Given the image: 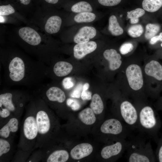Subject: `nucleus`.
<instances>
[{"mask_svg":"<svg viewBox=\"0 0 162 162\" xmlns=\"http://www.w3.org/2000/svg\"><path fill=\"white\" fill-rule=\"evenodd\" d=\"M97 47V44L94 41H88L83 44H77L74 48V56L77 59H82L87 54L94 51Z\"/></svg>","mask_w":162,"mask_h":162,"instance_id":"obj_17","label":"nucleus"},{"mask_svg":"<svg viewBox=\"0 0 162 162\" xmlns=\"http://www.w3.org/2000/svg\"><path fill=\"white\" fill-rule=\"evenodd\" d=\"M96 34V30L93 27L86 26L81 28L74 36V41L77 44L88 42L90 39L94 38Z\"/></svg>","mask_w":162,"mask_h":162,"instance_id":"obj_15","label":"nucleus"},{"mask_svg":"<svg viewBox=\"0 0 162 162\" xmlns=\"http://www.w3.org/2000/svg\"><path fill=\"white\" fill-rule=\"evenodd\" d=\"M108 29L111 34L115 36H118L123 33V28L120 26L116 17L111 16L109 20Z\"/></svg>","mask_w":162,"mask_h":162,"instance_id":"obj_23","label":"nucleus"},{"mask_svg":"<svg viewBox=\"0 0 162 162\" xmlns=\"http://www.w3.org/2000/svg\"><path fill=\"white\" fill-rule=\"evenodd\" d=\"M142 7L144 10L150 12L157 11L162 6V0H143Z\"/></svg>","mask_w":162,"mask_h":162,"instance_id":"obj_24","label":"nucleus"},{"mask_svg":"<svg viewBox=\"0 0 162 162\" xmlns=\"http://www.w3.org/2000/svg\"><path fill=\"white\" fill-rule=\"evenodd\" d=\"M15 12L14 8L10 4L2 5L0 6V15L7 16Z\"/></svg>","mask_w":162,"mask_h":162,"instance_id":"obj_31","label":"nucleus"},{"mask_svg":"<svg viewBox=\"0 0 162 162\" xmlns=\"http://www.w3.org/2000/svg\"><path fill=\"white\" fill-rule=\"evenodd\" d=\"M128 33L130 36L133 38L140 37L143 32V28L140 24L133 25L128 29Z\"/></svg>","mask_w":162,"mask_h":162,"instance_id":"obj_30","label":"nucleus"},{"mask_svg":"<svg viewBox=\"0 0 162 162\" xmlns=\"http://www.w3.org/2000/svg\"><path fill=\"white\" fill-rule=\"evenodd\" d=\"M160 46L161 47H162V43L161 44Z\"/></svg>","mask_w":162,"mask_h":162,"instance_id":"obj_45","label":"nucleus"},{"mask_svg":"<svg viewBox=\"0 0 162 162\" xmlns=\"http://www.w3.org/2000/svg\"><path fill=\"white\" fill-rule=\"evenodd\" d=\"M96 17L95 14L91 12L79 13L74 17V20L77 23L88 22L93 21Z\"/></svg>","mask_w":162,"mask_h":162,"instance_id":"obj_26","label":"nucleus"},{"mask_svg":"<svg viewBox=\"0 0 162 162\" xmlns=\"http://www.w3.org/2000/svg\"><path fill=\"white\" fill-rule=\"evenodd\" d=\"M69 158L68 152L64 149H58L50 153L46 156L45 161L47 162H65Z\"/></svg>","mask_w":162,"mask_h":162,"instance_id":"obj_20","label":"nucleus"},{"mask_svg":"<svg viewBox=\"0 0 162 162\" xmlns=\"http://www.w3.org/2000/svg\"><path fill=\"white\" fill-rule=\"evenodd\" d=\"M105 59L108 62L109 70L114 71L122 68L123 64L121 55L114 49L105 50L103 53Z\"/></svg>","mask_w":162,"mask_h":162,"instance_id":"obj_13","label":"nucleus"},{"mask_svg":"<svg viewBox=\"0 0 162 162\" xmlns=\"http://www.w3.org/2000/svg\"><path fill=\"white\" fill-rule=\"evenodd\" d=\"M142 66L141 64L131 62L124 63L121 68L122 94L132 98L133 101L147 100Z\"/></svg>","mask_w":162,"mask_h":162,"instance_id":"obj_2","label":"nucleus"},{"mask_svg":"<svg viewBox=\"0 0 162 162\" xmlns=\"http://www.w3.org/2000/svg\"><path fill=\"white\" fill-rule=\"evenodd\" d=\"M62 23L61 18L58 16H53L47 20L44 26L47 33L52 34L58 32L60 29Z\"/></svg>","mask_w":162,"mask_h":162,"instance_id":"obj_19","label":"nucleus"},{"mask_svg":"<svg viewBox=\"0 0 162 162\" xmlns=\"http://www.w3.org/2000/svg\"><path fill=\"white\" fill-rule=\"evenodd\" d=\"M78 117L83 123L87 125L93 124L96 120L95 113L90 108H87L82 110L79 113Z\"/></svg>","mask_w":162,"mask_h":162,"instance_id":"obj_21","label":"nucleus"},{"mask_svg":"<svg viewBox=\"0 0 162 162\" xmlns=\"http://www.w3.org/2000/svg\"><path fill=\"white\" fill-rule=\"evenodd\" d=\"M36 110L38 135L36 145L44 146L47 142L52 129V122L48 105L37 94L33 96Z\"/></svg>","mask_w":162,"mask_h":162,"instance_id":"obj_6","label":"nucleus"},{"mask_svg":"<svg viewBox=\"0 0 162 162\" xmlns=\"http://www.w3.org/2000/svg\"><path fill=\"white\" fill-rule=\"evenodd\" d=\"M121 1V0H98L101 4L107 6H112L117 5Z\"/></svg>","mask_w":162,"mask_h":162,"instance_id":"obj_37","label":"nucleus"},{"mask_svg":"<svg viewBox=\"0 0 162 162\" xmlns=\"http://www.w3.org/2000/svg\"><path fill=\"white\" fill-rule=\"evenodd\" d=\"M157 147L156 152L155 156L157 161L162 162V135L157 143Z\"/></svg>","mask_w":162,"mask_h":162,"instance_id":"obj_34","label":"nucleus"},{"mask_svg":"<svg viewBox=\"0 0 162 162\" xmlns=\"http://www.w3.org/2000/svg\"><path fill=\"white\" fill-rule=\"evenodd\" d=\"M159 41L162 42V32L160 33L159 35H155L151 38L149 43L151 45H154Z\"/></svg>","mask_w":162,"mask_h":162,"instance_id":"obj_40","label":"nucleus"},{"mask_svg":"<svg viewBox=\"0 0 162 162\" xmlns=\"http://www.w3.org/2000/svg\"><path fill=\"white\" fill-rule=\"evenodd\" d=\"M45 1L48 3L52 4L57 3L58 0H45Z\"/></svg>","mask_w":162,"mask_h":162,"instance_id":"obj_43","label":"nucleus"},{"mask_svg":"<svg viewBox=\"0 0 162 162\" xmlns=\"http://www.w3.org/2000/svg\"><path fill=\"white\" fill-rule=\"evenodd\" d=\"M89 86L88 83H85L83 86V90H88L89 87Z\"/></svg>","mask_w":162,"mask_h":162,"instance_id":"obj_44","label":"nucleus"},{"mask_svg":"<svg viewBox=\"0 0 162 162\" xmlns=\"http://www.w3.org/2000/svg\"><path fill=\"white\" fill-rule=\"evenodd\" d=\"M160 26L157 24L149 23L146 26V31L145 33V38L148 40L150 39L159 31Z\"/></svg>","mask_w":162,"mask_h":162,"instance_id":"obj_27","label":"nucleus"},{"mask_svg":"<svg viewBox=\"0 0 162 162\" xmlns=\"http://www.w3.org/2000/svg\"><path fill=\"white\" fill-rule=\"evenodd\" d=\"M117 106L118 118L131 130L137 129L138 113L134 103L122 94L119 98Z\"/></svg>","mask_w":162,"mask_h":162,"instance_id":"obj_9","label":"nucleus"},{"mask_svg":"<svg viewBox=\"0 0 162 162\" xmlns=\"http://www.w3.org/2000/svg\"><path fill=\"white\" fill-rule=\"evenodd\" d=\"M62 84L65 89H69L72 88L74 85L73 79L70 77L64 78L62 81Z\"/></svg>","mask_w":162,"mask_h":162,"instance_id":"obj_35","label":"nucleus"},{"mask_svg":"<svg viewBox=\"0 0 162 162\" xmlns=\"http://www.w3.org/2000/svg\"><path fill=\"white\" fill-rule=\"evenodd\" d=\"M93 148L89 143H83L77 145L70 152L71 158L78 160L88 156L92 152Z\"/></svg>","mask_w":162,"mask_h":162,"instance_id":"obj_16","label":"nucleus"},{"mask_svg":"<svg viewBox=\"0 0 162 162\" xmlns=\"http://www.w3.org/2000/svg\"><path fill=\"white\" fill-rule=\"evenodd\" d=\"M83 86L81 84H78L70 94V96L74 98H79L83 90Z\"/></svg>","mask_w":162,"mask_h":162,"instance_id":"obj_36","label":"nucleus"},{"mask_svg":"<svg viewBox=\"0 0 162 162\" xmlns=\"http://www.w3.org/2000/svg\"><path fill=\"white\" fill-rule=\"evenodd\" d=\"M90 106L96 115H99L103 112L104 105L101 97L98 94H95L93 95L91 98Z\"/></svg>","mask_w":162,"mask_h":162,"instance_id":"obj_22","label":"nucleus"},{"mask_svg":"<svg viewBox=\"0 0 162 162\" xmlns=\"http://www.w3.org/2000/svg\"><path fill=\"white\" fill-rule=\"evenodd\" d=\"M36 93L38 94L49 105L53 103L62 104L65 100L64 92L60 88L50 85H42L38 87Z\"/></svg>","mask_w":162,"mask_h":162,"instance_id":"obj_11","label":"nucleus"},{"mask_svg":"<svg viewBox=\"0 0 162 162\" xmlns=\"http://www.w3.org/2000/svg\"><path fill=\"white\" fill-rule=\"evenodd\" d=\"M19 122L16 117L10 118L0 130V137L8 139L18 130Z\"/></svg>","mask_w":162,"mask_h":162,"instance_id":"obj_18","label":"nucleus"},{"mask_svg":"<svg viewBox=\"0 0 162 162\" xmlns=\"http://www.w3.org/2000/svg\"><path fill=\"white\" fill-rule=\"evenodd\" d=\"M33 95L27 91L5 87L0 91V108L5 109L11 115L18 116L22 113Z\"/></svg>","mask_w":162,"mask_h":162,"instance_id":"obj_7","label":"nucleus"},{"mask_svg":"<svg viewBox=\"0 0 162 162\" xmlns=\"http://www.w3.org/2000/svg\"><path fill=\"white\" fill-rule=\"evenodd\" d=\"M73 67L70 63L64 61H59L54 64L53 66L48 67L47 74L53 72L54 74L58 77H63L68 75L72 71Z\"/></svg>","mask_w":162,"mask_h":162,"instance_id":"obj_14","label":"nucleus"},{"mask_svg":"<svg viewBox=\"0 0 162 162\" xmlns=\"http://www.w3.org/2000/svg\"><path fill=\"white\" fill-rule=\"evenodd\" d=\"M125 151L129 162H154L157 161L151 142L141 135L131 137L126 140Z\"/></svg>","mask_w":162,"mask_h":162,"instance_id":"obj_4","label":"nucleus"},{"mask_svg":"<svg viewBox=\"0 0 162 162\" xmlns=\"http://www.w3.org/2000/svg\"><path fill=\"white\" fill-rule=\"evenodd\" d=\"M134 46L131 43L127 42L123 44L119 49L120 53L123 55L127 54L134 49Z\"/></svg>","mask_w":162,"mask_h":162,"instance_id":"obj_33","label":"nucleus"},{"mask_svg":"<svg viewBox=\"0 0 162 162\" xmlns=\"http://www.w3.org/2000/svg\"><path fill=\"white\" fill-rule=\"evenodd\" d=\"M26 115L22 127L20 147L23 151H30L36 145L38 135L36 110L33 97L26 106Z\"/></svg>","mask_w":162,"mask_h":162,"instance_id":"obj_5","label":"nucleus"},{"mask_svg":"<svg viewBox=\"0 0 162 162\" xmlns=\"http://www.w3.org/2000/svg\"><path fill=\"white\" fill-rule=\"evenodd\" d=\"M92 8L90 4L85 1H81L76 3L72 6L71 11L76 13L91 12Z\"/></svg>","mask_w":162,"mask_h":162,"instance_id":"obj_25","label":"nucleus"},{"mask_svg":"<svg viewBox=\"0 0 162 162\" xmlns=\"http://www.w3.org/2000/svg\"><path fill=\"white\" fill-rule=\"evenodd\" d=\"M142 67L146 94L147 97L157 98L159 95L155 85L162 82V65L158 61L151 60Z\"/></svg>","mask_w":162,"mask_h":162,"instance_id":"obj_8","label":"nucleus"},{"mask_svg":"<svg viewBox=\"0 0 162 162\" xmlns=\"http://www.w3.org/2000/svg\"><path fill=\"white\" fill-rule=\"evenodd\" d=\"M133 103L138 113L137 129L157 143L161 126L159 115L147 100Z\"/></svg>","mask_w":162,"mask_h":162,"instance_id":"obj_3","label":"nucleus"},{"mask_svg":"<svg viewBox=\"0 0 162 162\" xmlns=\"http://www.w3.org/2000/svg\"><path fill=\"white\" fill-rule=\"evenodd\" d=\"M1 59L3 82L5 87L22 86L28 88L40 86L47 77L48 66L19 52L5 51Z\"/></svg>","mask_w":162,"mask_h":162,"instance_id":"obj_1","label":"nucleus"},{"mask_svg":"<svg viewBox=\"0 0 162 162\" xmlns=\"http://www.w3.org/2000/svg\"><path fill=\"white\" fill-rule=\"evenodd\" d=\"M145 13L144 10L141 8H137L128 12L127 17L130 19L131 24L137 23L139 21V18L142 16Z\"/></svg>","mask_w":162,"mask_h":162,"instance_id":"obj_28","label":"nucleus"},{"mask_svg":"<svg viewBox=\"0 0 162 162\" xmlns=\"http://www.w3.org/2000/svg\"><path fill=\"white\" fill-rule=\"evenodd\" d=\"M100 131L106 137L116 140L126 139L132 130L118 118H111L105 120L100 127Z\"/></svg>","mask_w":162,"mask_h":162,"instance_id":"obj_10","label":"nucleus"},{"mask_svg":"<svg viewBox=\"0 0 162 162\" xmlns=\"http://www.w3.org/2000/svg\"><path fill=\"white\" fill-rule=\"evenodd\" d=\"M66 104L74 111H77L81 107V105L79 101L72 98H68L67 99Z\"/></svg>","mask_w":162,"mask_h":162,"instance_id":"obj_32","label":"nucleus"},{"mask_svg":"<svg viewBox=\"0 0 162 162\" xmlns=\"http://www.w3.org/2000/svg\"><path fill=\"white\" fill-rule=\"evenodd\" d=\"M20 3L24 5H27L29 4L31 0H20Z\"/></svg>","mask_w":162,"mask_h":162,"instance_id":"obj_42","label":"nucleus"},{"mask_svg":"<svg viewBox=\"0 0 162 162\" xmlns=\"http://www.w3.org/2000/svg\"><path fill=\"white\" fill-rule=\"evenodd\" d=\"M11 145L8 140L0 137V158L2 159L4 156L8 154L11 151Z\"/></svg>","mask_w":162,"mask_h":162,"instance_id":"obj_29","label":"nucleus"},{"mask_svg":"<svg viewBox=\"0 0 162 162\" xmlns=\"http://www.w3.org/2000/svg\"><path fill=\"white\" fill-rule=\"evenodd\" d=\"M81 98L83 100H89L92 98V93L87 90H83L81 93Z\"/></svg>","mask_w":162,"mask_h":162,"instance_id":"obj_38","label":"nucleus"},{"mask_svg":"<svg viewBox=\"0 0 162 162\" xmlns=\"http://www.w3.org/2000/svg\"><path fill=\"white\" fill-rule=\"evenodd\" d=\"M155 108L156 110H162V97L159 98L156 103Z\"/></svg>","mask_w":162,"mask_h":162,"instance_id":"obj_41","label":"nucleus"},{"mask_svg":"<svg viewBox=\"0 0 162 162\" xmlns=\"http://www.w3.org/2000/svg\"><path fill=\"white\" fill-rule=\"evenodd\" d=\"M11 115L8 110L4 108H0V116L1 118H6L10 116Z\"/></svg>","mask_w":162,"mask_h":162,"instance_id":"obj_39","label":"nucleus"},{"mask_svg":"<svg viewBox=\"0 0 162 162\" xmlns=\"http://www.w3.org/2000/svg\"><path fill=\"white\" fill-rule=\"evenodd\" d=\"M126 142V139L117 140L114 143L105 146L101 151V157L105 160L119 158L125 151Z\"/></svg>","mask_w":162,"mask_h":162,"instance_id":"obj_12","label":"nucleus"}]
</instances>
